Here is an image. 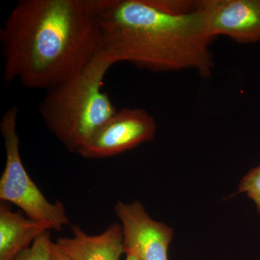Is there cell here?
I'll return each instance as SVG.
<instances>
[{"label":"cell","instance_id":"cell-1","mask_svg":"<svg viewBox=\"0 0 260 260\" xmlns=\"http://www.w3.org/2000/svg\"><path fill=\"white\" fill-rule=\"evenodd\" d=\"M104 0H22L0 31L5 83L54 88L102 51Z\"/></svg>","mask_w":260,"mask_h":260},{"label":"cell","instance_id":"cell-2","mask_svg":"<svg viewBox=\"0 0 260 260\" xmlns=\"http://www.w3.org/2000/svg\"><path fill=\"white\" fill-rule=\"evenodd\" d=\"M99 21L102 51L115 64L212 74L213 38L200 0H104Z\"/></svg>","mask_w":260,"mask_h":260},{"label":"cell","instance_id":"cell-3","mask_svg":"<svg viewBox=\"0 0 260 260\" xmlns=\"http://www.w3.org/2000/svg\"><path fill=\"white\" fill-rule=\"evenodd\" d=\"M114 64L102 51L78 74L47 90L39 104L48 129L72 153H78L117 112L109 95L102 91L104 77Z\"/></svg>","mask_w":260,"mask_h":260},{"label":"cell","instance_id":"cell-4","mask_svg":"<svg viewBox=\"0 0 260 260\" xmlns=\"http://www.w3.org/2000/svg\"><path fill=\"white\" fill-rule=\"evenodd\" d=\"M18 108L12 107L3 114L0 131L5 142L6 162L0 179V199L19 207L28 218L50 223L61 231L70 224L64 205L51 203L30 179L22 161L17 133Z\"/></svg>","mask_w":260,"mask_h":260},{"label":"cell","instance_id":"cell-5","mask_svg":"<svg viewBox=\"0 0 260 260\" xmlns=\"http://www.w3.org/2000/svg\"><path fill=\"white\" fill-rule=\"evenodd\" d=\"M155 133V119L146 110L123 108L99 127L77 153L88 159L114 156L151 141Z\"/></svg>","mask_w":260,"mask_h":260},{"label":"cell","instance_id":"cell-6","mask_svg":"<svg viewBox=\"0 0 260 260\" xmlns=\"http://www.w3.org/2000/svg\"><path fill=\"white\" fill-rule=\"evenodd\" d=\"M114 211L121 221L126 255L140 260H168L173 237L171 228L150 218L138 201L127 204L118 200Z\"/></svg>","mask_w":260,"mask_h":260},{"label":"cell","instance_id":"cell-7","mask_svg":"<svg viewBox=\"0 0 260 260\" xmlns=\"http://www.w3.org/2000/svg\"><path fill=\"white\" fill-rule=\"evenodd\" d=\"M211 37L240 44L260 42V0H200Z\"/></svg>","mask_w":260,"mask_h":260},{"label":"cell","instance_id":"cell-8","mask_svg":"<svg viewBox=\"0 0 260 260\" xmlns=\"http://www.w3.org/2000/svg\"><path fill=\"white\" fill-rule=\"evenodd\" d=\"M73 237L59 238L56 245L73 260H119L124 253L121 225L113 223L99 235H89L78 225Z\"/></svg>","mask_w":260,"mask_h":260},{"label":"cell","instance_id":"cell-9","mask_svg":"<svg viewBox=\"0 0 260 260\" xmlns=\"http://www.w3.org/2000/svg\"><path fill=\"white\" fill-rule=\"evenodd\" d=\"M54 230L47 222L25 218L21 213L12 211L4 204L0 206V260H13L28 249L44 233Z\"/></svg>","mask_w":260,"mask_h":260},{"label":"cell","instance_id":"cell-10","mask_svg":"<svg viewBox=\"0 0 260 260\" xmlns=\"http://www.w3.org/2000/svg\"><path fill=\"white\" fill-rule=\"evenodd\" d=\"M51 243L49 231L39 236L28 249L20 252L13 260H49Z\"/></svg>","mask_w":260,"mask_h":260},{"label":"cell","instance_id":"cell-11","mask_svg":"<svg viewBox=\"0 0 260 260\" xmlns=\"http://www.w3.org/2000/svg\"><path fill=\"white\" fill-rule=\"evenodd\" d=\"M239 192H246L255 203L260 215V166L252 169L243 178L239 186L238 193Z\"/></svg>","mask_w":260,"mask_h":260},{"label":"cell","instance_id":"cell-12","mask_svg":"<svg viewBox=\"0 0 260 260\" xmlns=\"http://www.w3.org/2000/svg\"><path fill=\"white\" fill-rule=\"evenodd\" d=\"M49 260H73L66 253L61 250L60 248L56 245V243L52 242L49 251Z\"/></svg>","mask_w":260,"mask_h":260},{"label":"cell","instance_id":"cell-13","mask_svg":"<svg viewBox=\"0 0 260 260\" xmlns=\"http://www.w3.org/2000/svg\"><path fill=\"white\" fill-rule=\"evenodd\" d=\"M125 260H140L138 259V258L135 257V256L133 255H126Z\"/></svg>","mask_w":260,"mask_h":260}]
</instances>
